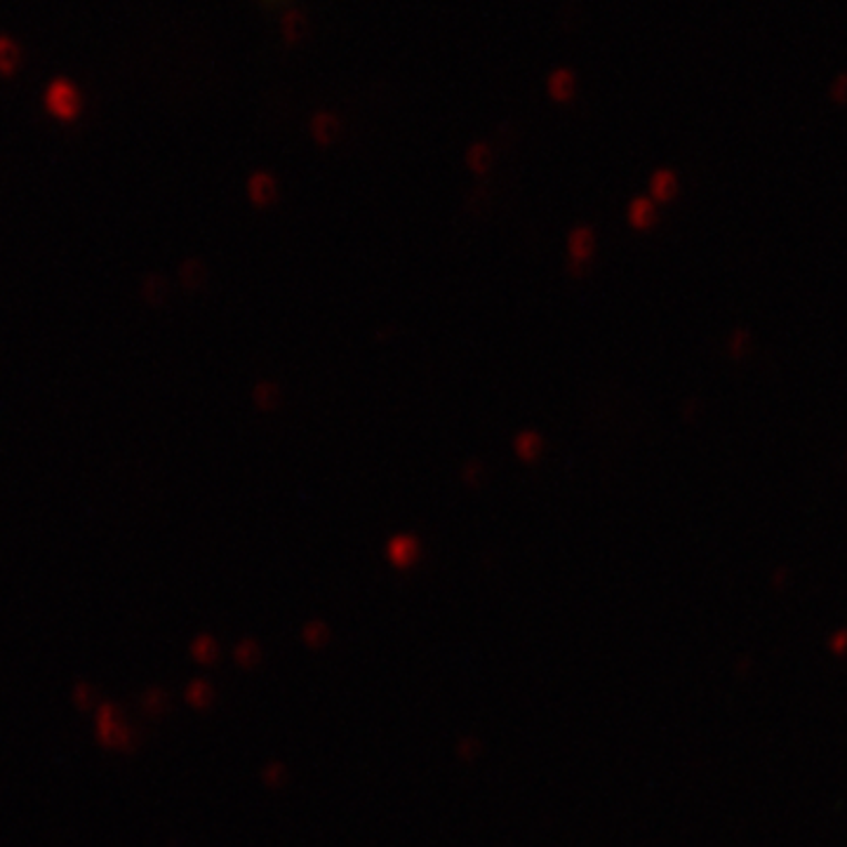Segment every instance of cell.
Returning <instances> with one entry per match:
<instances>
[{"label":"cell","mask_w":847,"mask_h":847,"mask_svg":"<svg viewBox=\"0 0 847 847\" xmlns=\"http://www.w3.org/2000/svg\"><path fill=\"white\" fill-rule=\"evenodd\" d=\"M593 245H595V238L591 234V228H586V226L574 228L570 234V255H572L574 264H586L591 253H593Z\"/></svg>","instance_id":"3"},{"label":"cell","mask_w":847,"mask_h":847,"mask_svg":"<svg viewBox=\"0 0 847 847\" xmlns=\"http://www.w3.org/2000/svg\"><path fill=\"white\" fill-rule=\"evenodd\" d=\"M513 448H516L518 457L525 459V461H532L539 457V452H542V438H539L534 431H525L516 438Z\"/></svg>","instance_id":"4"},{"label":"cell","mask_w":847,"mask_h":847,"mask_svg":"<svg viewBox=\"0 0 847 847\" xmlns=\"http://www.w3.org/2000/svg\"><path fill=\"white\" fill-rule=\"evenodd\" d=\"M652 196L657 201H669L673 198V194H676V177L671 175V172H657V175L652 177Z\"/></svg>","instance_id":"7"},{"label":"cell","mask_w":847,"mask_h":847,"mask_svg":"<svg viewBox=\"0 0 847 847\" xmlns=\"http://www.w3.org/2000/svg\"><path fill=\"white\" fill-rule=\"evenodd\" d=\"M167 297V283L161 276H151L144 283V299L149 304H163Z\"/></svg>","instance_id":"8"},{"label":"cell","mask_w":847,"mask_h":847,"mask_svg":"<svg viewBox=\"0 0 847 847\" xmlns=\"http://www.w3.org/2000/svg\"><path fill=\"white\" fill-rule=\"evenodd\" d=\"M255 402H257V408L259 410H274L276 406H278V402H280V391H278V387H276V384H272V381H262V384H257V387H255Z\"/></svg>","instance_id":"6"},{"label":"cell","mask_w":847,"mask_h":847,"mask_svg":"<svg viewBox=\"0 0 847 847\" xmlns=\"http://www.w3.org/2000/svg\"><path fill=\"white\" fill-rule=\"evenodd\" d=\"M471 163L478 172H483L488 167V151L483 146H478L471 151Z\"/></svg>","instance_id":"10"},{"label":"cell","mask_w":847,"mask_h":847,"mask_svg":"<svg viewBox=\"0 0 847 847\" xmlns=\"http://www.w3.org/2000/svg\"><path fill=\"white\" fill-rule=\"evenodd\" d=\"M247 191H249V201L259 207H266L276 201V182L272 175H266V172H257V175L249 177Z\"/></svg>","instance_id":"2"},{"label":"cell","mask_w":847,"mask_h":847,"mask_svg":"<svg viewBox=\"0 0 847 847\" xmlns=\"http://www.w3.org/2000/svg\"><path fill=\"white\" fill-rule=\"evenodd\" d=\"M654 217H657V215H654V205L650 201L639 198V201L631 203L629 220H631V224L635 228H647L654 222Z\"/></svg>","instance_id":"5"},{"label":"cell","mask_w":847,"mask_h":847,"mask_svg":"<svg viewBox=\"0 0 847 847\" xmlns=\"http://www.w3.org/2000/svg\"><path fill=\"white\" fill-rule=\"evenodd\" d=\"M45 104L60 121H73L81 113V94L71 83L57 81L48 92Z\"/></svg>","instance_id":"1"},{"label":"cell","mask_w":847,"mask_h":847,"mask_svg":"<svg viewBox=\"0 0 847 847\" xmlns=\"http://www.w3.org/2000/svg\"><path fill=\"white\" fill-rule=\"evenodd\" d=\"M180 276L186 287H198L205 280V266L201 262H184Z\"/></svg>","instance_id":"9"}]
</instances>
